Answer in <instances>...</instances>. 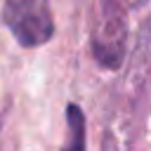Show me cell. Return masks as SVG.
Returning <instances> with one entry per match:
<instances>
[{
    "instance_id": "1",
    "label": "cell",
    "mask_w": 151,
    "mask_h": 151,
    "mask_svg": "<svg viewBox=\"0 0 151 151\" xmlns=\"http://www.w3.org/2000/svg\"><path fill=\"white\" fill-rule=\"evenodd\" d=\"M92 57L106 68L116 71L127 52V19H125V0H101L99 17L92 28Z\"/></svg>"
},
{
    "instance_id": "2",
    "label": "cell",
    "mask_w": 151,
    "mask_h": 151,
    "mask_svg": "<svg viewBox=\"0 0 151 151\" xmlns=\"http://www.w3.org/2000/svg\"><path fill=\"white\" fill-rule=\"evenodd\" d=\"M2 21L24 47H38L54 35L50 0H5Z\"/></svg>"
},
{
    "instance_id": "3",
    "label": "cell",
    "mask_w": 151,
    "mask_h": 151,
    "mask_svg": "<svg viewBox=\"0 0 151 151\" xmlns=\"http://www.w3.org/2000/svg\"><path fill=\"white\" fill-rule=\"evenodd\" d=\"M149 83H151V21H144L132 47V59L125 71V80L120 85L123 113L127 118L142 116L137 106L146 101Z\"/></svg>"
},
{
    "instance_id": "4",
    "label": "cell",
    "mask_w": 151,
    "mask_h": 151,
    "mask_svg": "<svg viewBox=\"0 0 151 151\" xmlns=\"http://www.w3.org/2000/svg\"><path fill=\"white\" fill-rule=\"evenodd\" d=\"M68 127H71V139H68V149H83L85 146V120H83V111L78 106H68Z\"/></svg>"
}]
</instances>
